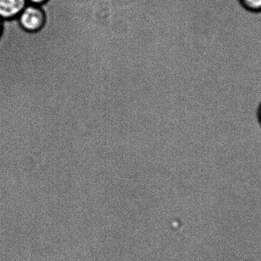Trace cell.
Masks as SVG:
<instances>
[{
  "mask_svg": "<svg viewBox=\"0 0 261 261\" xmlns=\"http://www.w3.org/2000/svg\"><path fill=\"white\" fill-rule=\"evenodd\" d=\"M20 26L29 32H37L44 27L46 15L40 6L28 3L18 17Z\"/></svg>",
  "mask_w": 261,
  "mask_h": 261,
  "instance_id": "6da1fadb",
  "label": "cell"
},
{
  "mask_svg": "<svg viewBox=\"0 0 261 261\" xmlns=\"http://www.w3.org/2000/svg\"><path fill=\"white\" fill-rule=\"evenodd\" d=\"M27 4V0H0V19L17 18Z\"/></svg>",
  "mask_w": 261,
  "mask_h": 261,
  "instance_id": "7a4b0ae2",
  "label": "cell"
},
{
  "mask_svg": "<svg viewBox=\"0 0 261 261\" xmlns=\"http://www.w3.org/2000/svg\"><path fill=\"white\" fill-rule=\"evenodd\" d=\"M242 7L251 13H261V0H239Z\"/></svg>",
  "mask_w": 261,
  "mask_h": 261,
  "instance_id": "3957f363",
  "label": "cell"
},
{
  "mask_svg": "<svg viewBox=\"0 0 261 261\" xmlns=\"http://www.w3.org/2000/svg\"><path fill=\"white\" fill-rule=\"evenodd\" d=\"M28 3L30 4L36 5V6H42V5L47 3L49 0H27Z\"/></svg>",
  "mask_w": 261,
  "mask_h": 261,
  "instance_id": "277c9868",
  "label": "cell"
},
{
  "mask_svg": "<svg viewBox=\"0 0 261 261\" xmlns=\"http://www.w3.org/2000/svg\"><path fill=\"white\" fill-rule=\"evenodd\" d=\"M257 121H258L259 124L261 127V102L259 104L258 108H257Z\"/></svg>",
  "mask_w": 261,
  "mask_h": 261,
  "instance_id": "5b68a950",
  "label": "cell"
},
{
  "mask_svg": "<svg viewBox=\"0 0 261 261\" xmlns=\"http://www.w3.org/2000/svg\"><path fill=\"white\" fill-rule=\"evenodd\" d=\"M2 31V19H0V33H1Z\"/></svg>",
  "mask_w": 261,
  "mask_h": 261,
  "instance_id": "8992f818",
  "label": "cell"
}]
</instances>
